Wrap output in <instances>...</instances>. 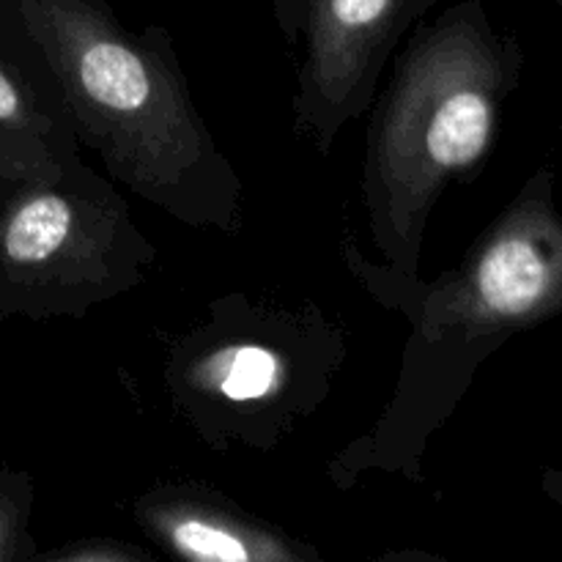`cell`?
Instances as JSON below:
<instances>
[{"mask_svg": "<svg viewBox=\"0 0 562 562\" xmlns=\"http://www.w3.org/2000/svg\"><path fill=\"white\" fill-rule=\"evenodd\" d=\"M355 283L406 318L401 371L376 420L329 459L327 477L351 492L368 477L423 483L428 445L459 412L477 371L505 344L562 316V212L549 165L519 187L456 267L437 278L398 272L340 236Z\"/></svg>", "mask_w": 562, "mask_h": 562, "instance_id": "cell-1", "label": "cell"}, {"mask_svg": "<svg viewBox=\"0 0 562 562\" xmlns=\"http://www.w3.org/2000/svg\"><path fill=\"white\" fill-rule=\"evenodd\" d=\"M558 3H560V9H562V0H558Z\"/></svg>", "mask_w": 562, "mask_h": 562, "instance_id": "cell-12", "label": "cell"}, {"mask_svg": "<svg viewBox=\"0 0 562 562\" xmlns=\"http://www.w3.org/2000/svg\"><path fill=\"white\" fill-rule=\"evenodd\" d=\"M541 488L543 494H547L549 503L562 514V470H558V467H547V470L541 472Z\"/></svg>", "mask_w": 562, "mask_h": 562, "instance_id": "cell-11", "label": "cell"}, {"mask_svg": "<svg viewBox=\"0 0 562 562\" xmlns=\"http://www.w3.org/2000/svg\"><path fill=\"white\" fill-rule=\"evenodd\" d=\"M36 483L27 472L0 467V562H36L38 547L31 532Z\"/></svg>", "mask_w": 562, "mask_h": 562, "instance_id": "cell-9", "label": "cell"}, {"mask_svg": "<svg viewBox=\"0 0 562 562\" xmlns=\"http://www.w3.org/2000/svg\"><path fill=\"white\" fill-rule=\"evenodd\" d=\"M521 69V42L494 27L483 0H459L406 36L371 108L362 157V212L379 261L420 272L428 220L450 187L481 173Z\"/></svg>", "mask_w": 562, "mask_h": 562, "instance_id": "cell-3", "label": "cell"}, {"mask_svg": "<svg viewBox=\"0 0 562 562\" xmlns=\"http://www.w3.org/2000/svg\"><path fill=\"white\" fill-rule=\"evenodd\" d=\"M0 47L49 77L110 181L187 228L245 231V181L198 110L168 27L130 31L110 0H0Z\"/></svg>", "mask_w": 562, "mask_h": 562, "instance_id": "cell-2", "label": "cell"}, {"mask_svg": "<svg viewBox=\"0 0 562 562\" xmlns=\"http://www.w3.org/2000/svg\"><path fill=\"white\" fill-rule=\"evenodd\" d=\"M351 329L313 300L234 291L165 344L168 409L214 453H274L333 393Z\"/></svg>", "mask_w": 562, "mask_h": 562, "instance_id": "cell-4", "label": "cell"}, {"mask_svg": "<svg viewBox=\"0 0 562 562\" xmlns=\"http://www.w3.org/2000/svg\"><path fill=\"white\" fill-rule=\"evenodd\" d=\"M0 190V322L86 318L148 280L157 245L82 154L58 179Z\"/></svg>", "mask_w": 562, "mask_h": 562, "instance_id": "cell-5", "label": "cell"}, {"mask_svg": "<svg viewBox=\"0 0 562 562\" xmlns=\"http://www.w3.org/2000/svg\"><path fill=\"white\" fill-rule=\"evenodd\" d=\"M38 562H146L151 552L119 538H77L49 552H38Z\"/></svg>", "mask_w": 562, "mask_h": 562, "instance_id": "cell-10", "label": "cell"}, {"mask_svg": "<svg viewBox=\"0 0 562 562\" xmlns=\"http://www.w3.org/2000/svg\"><path fill=\"white\" fill-rule=\"evenodd\" d=\"M80 151L49 77L0 47V184L58 179Z\"/></svg>", "mask_w": 562, "mask_h": 562, "instance_id": "cell-8", "label": "cell"}, {"mask_svg": "<svg viewBox=\"0 0 562 562\" xmlns=\"http://www.w3.org/2000/svg\"><path fill=\"white\" fill-rule=\"evenodd\" d=\"M130 516L148 541L187 562H322L311 541L198 481L154 483Z\"/></svg>", "mask_w": 562, "mask_h": 562, "instance_id": "cell-7", "label": "cell"}, {"mask_svg": "<svg viewBox=\"0 0 562 562\" xmlns=\"http://www.w3.org/2000/svg\"><path fill=\"white\" fill-rule=\"evenodd\" d=\"M439 0H272L291 49V126L329 157L351 124L371 113L384 71Z\"/></svg>", "mask_w": 562, "mask_h": 562, "instance_id": "cell-6", "label": "cell"}]
</instances>
